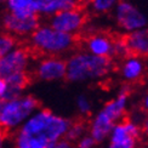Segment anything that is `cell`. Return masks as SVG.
Wrapping results in <instances>:
<instances>
[{"mask_svg": "<svg viewBox=\"0 0 148 148\" xmlns=\"http://www.w3.org/2000/svg\"><path fill=\"white\" fill-rule=\"evenodd\" d=\"M52 148H73L72 143L69 142V141H67V140H61L58 141V142Z\"/></svg>", "mask_w": 148, "mask_h": 148, "instance_id": "obj_25", "label": "cell"}, {"mask_svg": "<svg viewBox=\"0 0 148 148\" xmlns=\"http://www.w3.org/2000/svg\"><path fill=\"white\" fill-rule=\"evenodd\" d=\"M143 108H145L146 110H148V92L146 94V96H145V98H143Z\"/></svg>", "mask_w": 148, "mask_h": 148, "instance_id": "obj_27", "label": "cell"}, {"mask_svg": "<svg viewBox=\"0 0 148 148\" xmlns=\"http://www.w3.org/2000/svg\"><path fill=\"white\" fill-rule=\"evenodd\" d=\"M3 103H4V101H1V100H0V110H1V107H3Z\"/></svg>", "mask_w": 148, "mask_h": 148, "instance_id": "obj_29", "label": "cell"}, {"mask_svg": "<svg viewBox=\"0 0 148 148\" xmlns=\"http://www.w3.org/2000/svg\"><path fill=\"white\" fill-rule=\"evenodd\" d=\"M114 50V40L109 35L103 33H95L88 36L85 40V51L98 57H108L113 56Z\"/></svg>", "mask_w": 148, "mask_h": 148, "instance_id": "obj_10", "label": "cell"}, {"mask_svg": "<svg viewBox=\"0 0 148 148\" xmlns=\"http://www.w3.org/2000/svg\"><path fill=\"white\" fill-rule=\"evenodd\" d=\"M135 145H136V138L131 137L121 142H110L108 148H134Z\"/></svg>", "mask_w": 148, "mask_h": 148, "instance_id": "obj_22", "label": "cell"}, {"mask_svg": "<svg viewBox=\"0 0 148 148\" xmlns=\"http://www.w3.org/2000/svg\"><path fill=\"white\" fill-rule=\"evenodd\" d=\"M67 62L57 56H45L34 67V74L41 82H57L64 79Z\"/></svg>", "mask_w": 148, "mask_h": 148, "instance_id": "obj_8", "label": "cell"}, {"mask_svg": "<svg viewBox=\"0 0 148 148\" xmlns=\"http://www.w3.org/2000/svg\"><path fill=\"white\" fill-rule=\"evenodd\" d=\"M130 55L148 57V28H143L125 36Z\"/></svg>", "mask_w": 148, "mask_h": 148, "instance_id": "obj_13", "label": "cell"}, {"mask_svg": "<svg viewBox=\"0 0 148 148\" xmlns=\"http://www.w3.org/2000/svg\"><path fill=\"white\" fill-rule=\"evenodd\" d=\"M114 20L118 27L127 34L147 28V17L135 4L127 0H120L115 6Z\"/></svg>", "mask_w": 148, "mask_h": 148, "instance_id": "obj_5", "label": "cell"}, {"mask_svg": "<svg viewBox=\"0 0 148 148\" xmlns=\"http://www.w3.org/2000/svg\"><path fill=\"white\" fill-rule=\"evenodd\" d=\"M29 44L33 50L45 56L60 57L73 49L75 36L56 30L50 24H42L30 35Z\"/></svg>", "mask_w": 148, "mask_h": 148, "instance_id": "obj_3", "label": "cell"}, {"mask_svg": "<svg viewBox=\"0 0 148 148\" xmlns=\"http://www.w3.org/2000/svg\"><path fill=\"white\" fill-rule=\"evenodd\" d=\"M16 40L8 33H0V58L16 47Z\"/></svg>", "mask_w": 148, "mask_h": 148, "instance_id": "obj_18", "label": "cell"}, {"mask_svg": "<svg viewBox=\"0 0 148 148\" xmlns=\"http://www.w3.org/2000/svg\"><path fill=\"white\" fill-rule=\"evenodd\" d=\"M95 143H96V141L91 136H84L80 138L77 148H92L95 146Z\"/></svg>", "mask_w": 148, "mask_h": 148, "instance_id": "obj_23", "label": "cell"}, {"mask_svg": "<svg viewBox=\"0 0 148 148\" xmlns=\"http://www.w3.org/2000/svg\"><path fill=\"white\" fill-rule=\"evenodd\" d=\"M6 1V0H0V3H5Z\"/></svg>", "mask_w": 148, "mask_h": 148, "instance_id": "obj_30", "label": "cell"}, {"mask_svg": "<svg viewBox=\"0 0 148 148\" xmlns=\"http://www.w3.org/2000/svg\"><path fill=\"white\" fill-rule=\"evenodd\" d=\"M30 63L32 56L28 49L16 46L14 50L0 58V78L6 80L15 74L27 73Z\"/></svg>", "mask_w": 148, "mask_h": 148, "instance_id": "obj_6", "label": "cell"}, {"mask_svg": "<svg viewBox=\"0 0 148 148\" xmlns=\"http://www.w3.org/2000/svg\"><path fill=\"white\" fill-rule=\"evenodd\" d=\"M39 108L38 100L32 95H23L5 101L0 110V126L5 131L21 127Z\"/></svg>", "mask_w": 148, "mask_h": 148, "instance_id": "obj_4", "label": "cell"}, {"mask_svg": "<svg viewBox=\"0 0 148 148\" xmlns=\"http://www.w3.org/2000/svg\"><path fill=\"white\" fill-rule=\"evenodd\" d=\"M84 130H85V126H84V124H82V123L72 124L68 132H67V135H66V140L71 142V141H75L78 138H82Z\"/></svg>", "mask_w": 148, "mask_h": 148, "instance_id": "obj_20", "label": "cell"}, {"mask_svg": "<svg viewBox=\"0 0 148 148\" xmlns=\"http://www.w3.org/2000/svg\"><path fill=\"white\" fill-rule=\"evenodd\" d=\"M4 141H5V130L0 126V148L4 147Z\"/></svg>", "mask_w": 148, "mask_h": 148, "instance_id": "obj_26", "label": "cell"}, {"mask_svg": "<svg viewBox=\"0 0 148 148\" xmlns=\"http://www.w3.org/2000/svg\"><path fill=\"white\" fill-rule=\"evenodd\" d=\"M145 131H146V134L148 135V118H147L146 121H145Z\"/></svg>", "mask_w": 148, "mask_h": 148, "instance_id": "obj_28", "label": "cell"}, {"mask_svg": "<svg viewBox=\"0 0 148 148\" xmlns=\"http://www.w3.org/2000/svg\"><path fill=\"white\" fill-rule=\"evenodd\" d=\"M6 91H8V82H6L5 79L0 78V100L1 101L6 94Z\"/></svg>", "mask_w": 148, "mask_h": 148, "instance_id": "obj_24", "label": "cell"}, {"mask_svg": "<svg viewBox=\"0 0 148 148\" xmlns=\"http://www.w3.org/2000/svg\"><path fill=\"white\" fill-rule=\"evenodd\" d=\"M115 123L101 109L91 121L90 136L96 142H102L107 136H110V132H112Z\"/></svg>", "mask_w": 148, "mask_h": 148, "instance_id": "obj_12", "label": "cell"}, {"mask_svg": "<svg viewBox=\"0 0 148 148\" xmlns=\"http://www.w3.org/2000/svg\"><path fill=\"white\" fill-rule=\"evenodd\" d=\"M6 9L9 12L21 17H30L38 15L35 11L34 0H6Z\"/></svg>", "mask_w": 148, "mask_h": 148, "instance_id": "obj_16", "label": "cell"}, {"mask_svg": "<svg viewBox=\"0 0 148 148\" xmlns=\"http://www.w3.org/2000/svg\"><path fill=\"white\" fill-rule=\"evenodd\" d=\"M80 0H34L38 15L52 17L58 12L78 9Z\"/></svg>", "mask_w": 148, "mask_h": 148, "instance_id": "obj_11", "label": "cell"}, {"mask_svg": "<svg viewBox=\"0 0 148 148\" xmlns=\"http://www.w3.org/2000/svg\"><path fill=\"white\" fill-rule=\"evenodd\" d=\"M72 123L49 109H38L18 129L15 148H52L66 137Z\"/></svg>", "mask_w": 148, "mask_h": 148, "instance_id": "obj_1", "label": "cell"}, {"mask_svg": "<svg viewBox=\"0 0 148 148\" xmlns=\"http://www.w3.org/2000/svg\"><path fill=\"white\" fill-rule=\"evenodd\" d=\"M113 56L121 57V58H126L127 56H130V51H129V47H127L125 39H115L114 40Z\"/></svg>", "mask_w": 148, "mask_h": 148, "instance_id": "obj_19", "label": "cell"}, {"mask_svg": "<svg viewBox=\"0 0 148 148\" xmlns=\"http://www.w3.org/2000/svg\"><path fill=\"white\" fill-rule=\"evenodd\" d=\"M77 108L82 114H88L91 110V102L85 95H79L77 97Z\"/></svg>", "mask_w": 148, "mask_h": 148, "instance_id": "obj_21", "label": "cell"}, {"mask_svg": "<svg viewBox=\"0 0 148 148\" xmlns=\"http://www.w3.org/2000/svg\"><path fill=\"white\" fill-rule=\"evenodd\" d=\"M120 0H89L91 9L97 14H106V12L114 10Z\"/></svg>", "mask_w": 148, "mask_h": 148, "instance_id": "obj_17", "label": "cell"}, {"mask_svg": "<svg viewBox=\"0 0 148 148\" xmlns=\"http://www.w3.org/2000/svg\"><path fill=\"white\" fill-rule=\"evenodd\" d=\"M1 27L6 30V33L12 36H27L32 35L36 29L40 27L38 15L30 17L16 16L11 12H5L0 18Z\"/></svg>", "mask_w": 148, "mask_h": 148, "instance_id": "obj_7", "label": "cell"}, {"mask_svg": "<svg viewBox=\"0 0 148 148\" xmlns=\"http://www.w3.org/2000/svg\"><path fill=\"white\" fill-rule=\"evenodd\" d=\"M143 60L138 56H135V55H130V56L124 58L120 66V74L123 79L126 80V82H136L143 75Z\"/></svg>", "mask_w": 148, "mask_h": 148, "instance_id": "obj_14", "label": "cell"}, {"mask_svg": "<svg viewBox=\"0 0 148 148\" xmlns=\"http://www.w3.org/2000/svg\"><path fill=\"white\" fill-rule=\"evenodd\" d=\"M49 24L60 30L62 33H67L71 35H75L78 32L82 30L85 24V15L82 10L74 9V10H67L58 12L55 16L50 17Z\"/></svg>", "mask_w": 148, "mask_h": 148, "instance_id": "obj_9", "label": "cell"}, {"mask_svg": "<svg viewBox=\"0 0 148 148\" xmlns=\"http://www.w3.org/2000/svg\"><path fill=\"white\" fill-rule=\"evenodd\" d=\"M127 100H129V91L127 89H123L116 95L115 98H113V100H110L109 102L104 104L102 110L115 123L124 115L126 110V106H127Z\"/></svg>", "mask_w": 148, "mask_h": 148, "instance_id": "obj_15", "label": "cell"}, {"mask_svg": "<svg viewBox=\"0 0 148 148\" xmlns=\"http://www.w3.org/2000/svg\"><path fill=\"white\" fill-rule=\"evenodd\" d=\"M66 62V79L71 83L100 80L108 75L113 68V62L110 58L94 56L88 51H78L73 53Z\"/></svg>", "mask_w": 148, "mask_h": 148, "instance_id": "obj_2", "label": "cell"}]
</instances>
